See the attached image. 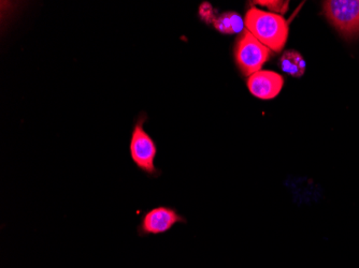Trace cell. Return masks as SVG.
<instances>
[{"instance_id": "obj_1", "label": "cell", "mask_w": 359, "mask_h": 268, "mask_svg": "<svg viewBox=\"0 0 359 268\" xmlns=\"http://www.w3.org/2000/svg\"><path fill=\"white\" fill-rule=\"evenodd\" d=\"M248 30L264 45L279 53L285 46L288 38V24L280 14L252 8L247 12Z\"/></svg>"}, {"instance_id": "obj_2", "label": "cell", "mask_w": 359, "mask_h": 268, "mask_svg": "<svg viewBox=\"0 0 359 268\" xmlns=\"http://www.w3.org/2000/svg\"><path fill=\"white\" fill-rule=\"evenodd\" d=\"M324 11L342 37L352 40L359 35V0H328Z\"/></svg>"}, {"instance_id": "obj_3", "label": "cell", "mask_w": 359, "mask_h": 268, "mask_svg": "<svg viewBox=\"0 0 359 268\" xmlns=\"http://www.w3.org/2000/svg\"><path fill=\"white\" fill-rule=\"evenodd\" d=\"M235 58L239 69L244 76L260 71L262 66L270 58V50L267 46L260 43L249 30L237 42L235 48Z\"/></svg>"}, {"instance_id": "obj_4", "label": "cell", "mask_w": 359, "mask_h": 268, "mask_svg": "<svg viewBox=\"0 0 359 268\" xmlns=\"http://www.w3.org/2000/svg\"><path fill=\"white\" fill-rule=\"evenodd\" d=\"M129 149L133 161L140 170L150 175L156 173L154 164L156 145L148 133L145 132L142 120H139L135 126Z\"/></svg>"}, {"instance_id": "obj_5", "label": "cell", "mask_w": 359, "mask_h": 268, "mask_svg": "<svg viewBox=\"0 0 359 268\" xmlns=\"http://www.w3.org/2000/svg\"><path fill=\"white\" fill-rule=\"evenodd\" d=\"M185 223L182 216L169 207H156L145 213L140 225L142 235H158L166 233L173 225Z\"/></svg>"}, {"instance_id": "obj_6", "label": "cell", "mask_w": 359, "mask_h": 268, "mask_svg": "<svg viewBox=\"0 0 359 268\" xmlns=\"http://www.w3.org/2000/svg\"><path fill=\"white\" fill-rule=\"evenodd\" d=\"M284 78L281 74L269 70H260L248 80V87L256 98L271 100L281 92Z\"/></svg>"}, {"instance_id": "obj_7", "label": "cell", "mask_w": 359, "mask_h": 268, "mask_svg": "<svg viewBox=\"0 0 359 268\" xmlns=\"http://www.w3.org/2000/svg\"><path fill=\"white\" fill-rule=\"evenodd\" d=\"M280 68L294 78H302L306 69V60L299 52L288 50L284 52L280 59Z\"/></svg>"}, {"instance_id": "obj_8", "label": "cell", "mask_w": 359, "mask_h": 268, "mask_svg": "<svg viewBox=\"0 0 359 268\" xmlns=\"http://www.w3.org/2000/svg\"><path fill=\"white\" fill-rule=\"evenodd\" d=\"M215 29L225 35H235L242 31L244 22L241 16L236 12H226L217 17L215 23Z\"/></svg>"}, {"instance_id": "obj_9", "label": "cell", "mask_w": 359, "mask_h": 268, "mask_svg": "<svg viewBox=\"0 0 359 268\" xmlns=\"http://www.w3.org/2000/svg\"><path fill=\"white\" fill-rule=\"evenodd\" d=\"M256 5L263 6V7L267 8L271 13H286L288 9V1H269V0H265V1H256Z\"/></svg>"}, {"instance_id": "obj_10", "label": "cell", "mask_w": 359, "mask_h": 268, "mask_svg": "<svg viewBox=\"0 0 359 268\" xmlns=\"http://www.w3.org/2000/svg\"><path fill=\"white\" fill-rule=\"evenodd\" d=\"M199 15H201V19L205 23H215V20H217L215 9L209 3H203L201 6V8H199Z\"/></svg>"}]
</instances>
